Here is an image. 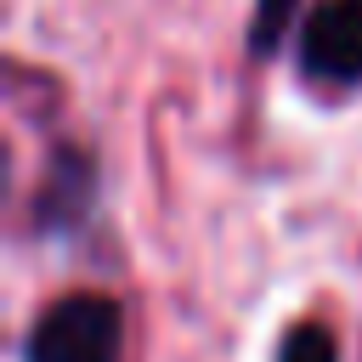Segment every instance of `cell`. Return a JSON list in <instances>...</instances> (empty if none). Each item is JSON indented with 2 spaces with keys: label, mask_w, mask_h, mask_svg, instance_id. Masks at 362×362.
I'll use <instances>...</instances> for the list:
<instances>
[{
  "label": "cell",
  "mask_w": 362,
  "mask_h": 362,
  "mask_svg": "<svg viewBox=\"0 0 362 362\" xmlns=\"http://www.w3.org/2000/svg\"><path fill=\"white\" fill-rule=\"evenodd\" d=\"M96 204V153L74 147V141H57L51 164H45V187H40V204H34V221L40 232L62 238L74 232Z\"/></svg>",
  "instance_id": "cell-3"
},
{
  "label": "cell",
  "mask_w": 362,
  "mask_h": 362,
  "mask_svg": "<svg viewBox=\"0 0 362 362\" xmlns=\"http://www.w3.org/2000/svg\"><path fill=\"white\" fill-rule=\"evenodd\" d=\"M119 356H124V305L96 288L51 300L23 339V362H119Z\"/></svg>",
  "instance_id": "cell-1"
},
{
  "label": "cell",
  "mask_w": 362,
  "mask_h": 362,
  "mask_svg": "<svg viewBox=\"0 0 362 362\" xmlns=\"http://www.w3.org/2000/svg\"><path fill=\"white\" fill-rule=\"evenodd\" d=\"M294 17H300V0H255V17H249V57H255V62L277 57L283 40H288V28H294Z\"/></svg>",
  "instance_id": "cell-4"
},
{
  "label": "cell",
  "mask_w": 362,
  "mask_h": 362,
  "mask_svg": "<svg viewBox=\"0 0 362 362\" xmlns=\"http://www.w3.org/2000/svg\"><path fill=\"white\" fill-rule=\"evenodd\" d=\"M277 362H339V339H334L328 322L300 317V322L283 328V339H277Z\"/></svg>",
  "instance_id": "cell-5"
},
{
  "label": "cell",
  "mask_w": 362,
  "mask_h": 362,
  "mask_svg": "<svg viewBox=\"0 0 362 362\" xmlns=\"http://www.w3.org/2000/svg\"><path fill=\"white\" fill-rule=\"evenodd\" d=\"M294 68L311 90H362V0H322L300 23Z\"/></svg>",
  "instance_id": "cell-2"
}]
</instances>
